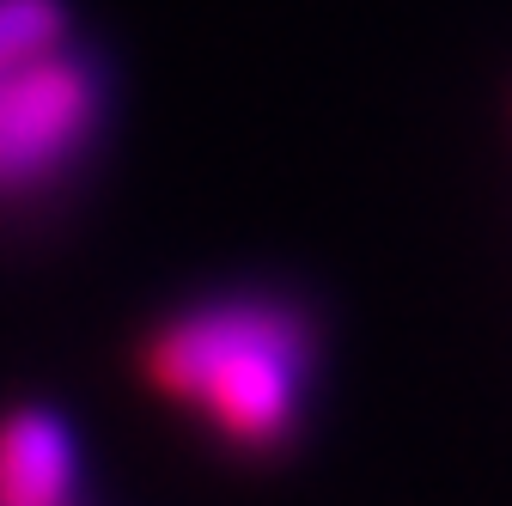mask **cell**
I'll list each match as a JSON object with an SVG mask.
<instances>
[{"label":"cell","mask_w":512,"mask_h":506,"mask_svg":"<svg viewBox=\"0 0 512 506\" xmlns=\"http://www.w3.org/2000/svg\"><path fill=\"white\" fill-rule=\"evenodd\" d=\"M110 129L104 61L74 37L0 74V214H31L86 177Z\"/></svg>","instance_id":"obj_2"},{"label":"cell","mask_w":512,"mask_h":506,"mask_svg":"<svg viewBox=\"0 0 512 506\" xmlns=\"http://www.w3.org/2000/svg\"><path fill=\"white\" fill-rule=\"evenodd\" d=\"M141 378L226 458H287L317 409L324 324L287 287H214L141 336Z\"/></svg>","instance_id":"obj_1"},{"label":"cell","mask_w":512,"mask_h":506,"mask_svg":"<svg viewBox=\"0 0 512 506\" xmlns=\"http://www.w3.org/2000/svg\"><path fill=\"white\" fill-rule=\"evenodd\" d=\"M0 506H80V439L49 403L0 415Z\"/></svg>","instance_id":"obj_3"},{"label":"cell","mask_w":512,"mask_h":506,"mask_svg":"<svg viewBox=\"0 0 512 506\" xmlns=\"http://www.w3.org/2000/svg\"><path fill=\"white\" fill-rule=\"evenodd\" d=\"M74 37L80 31H74L68 0H0V74H13Z\"/></svg>","instance_id":"obj_4"}]
</instances>
